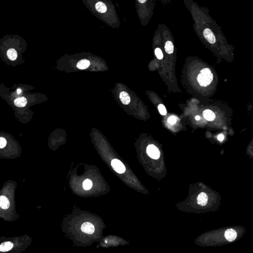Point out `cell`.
<instances>
[{
    "label": "cell",
    "instance_id": "cell-10",
    "mask_svg": "<svg viewBox=\"0 0 253 253\" xmlns=\"http://www.w3.org/2000/svg\"><path fill=\"white\" fill-rule=\"evenodd\" d=\"M203 115L205 119L209 121H214L216 118L215 114L210 109H206L203 111Z\"/></svg>",
    "mask_w": 253,
    "mask_h": 253
},
{
    "label": "cell",
    "instance_id": "cell-17",
    "mask_svg": "<svg viewBox=\"0 0 253 253\" xmlns=\"http://www.w3.org/2000/svg\"><path fill=\"white\" fill-rule=\"evenodd\" d=\"M92 183L90 180L87 179L83 182V187L84 190H89L92 187Z\"/></svg>",
    "mask_w": 253,
    "mask_h": 253
},
{
    "label": "cell",
    "instance_id": "cell-19",
    "mask_svg": "<svg viewBox=\"0 0 253 253\" xmlns=\"http://www.w3.org/2000/svg\"><path fill=\"white\" fill-rule=\"evenodd\" d=\"M159 111L160 112V114L162 115H166L167 114V110L166 109V107L163 104H160L159 105L158 107Z\"/></svg>",
    "mask_w": 253,
    "mask_h": 253
},
{
    "label": "cell",
    "instance_id": "cell-25",
    "mask_svg": "<svg viewBox=\"0 0 253 253\" xmlns=\"http://www.w3.org/2000/svg\"><path fill=\"white\" fill-rule=\"evenodd\" d=\"M21 89H17V93H18V94L21 93Z\"/></svg>",
    "mask_w": 253,
    "mask_h": 253
},
{
    "label": "cell",
    "instance_id": "cell-7",
    "mask_svg": "<svg viewBox=\"0 0 253 253\" xmlns=\"http://www.w3.org/2000/svg\"><path fill=\"white\" fill-rule=\"evenodd\" d=\"M197 199V203L198 204L201 206H205L208 202V197L204 192H201L198 196Z\"/></svg>",
    "mask_w": 253,
    "mask_h": 253
},
{
    "label": "cell",
    "instance_id": "cell-4",
    "mask_svg": "<svg viewBox=\"0 0 253 253\" xmlns=\"http://www.w3.org/2000/svg\"><path fill=\"white\" fill-rule=\"evenodd\" d=\"M203 35L204 36L205 38L207 41H208L210 44L215 43L216 39V37L214 35V33L212 31L210 30V29L206 28L205 29L203 32Z\"/></svg>",
    "mask_w": 253,
    "mask_h": 253
},
{
    "label": "cell",
    "instance_id": "cell-15",
    "mask_svg": "<svg viewBox=\"0 0 253 253\" xmlns=\"http://www.w3.org/2000/svg\"><path fill=\"white\" fill-rule=\"evenodd\" d=\"M7 55L8 56V58L11 60H15L18 57V53L15 49H10L7 52Z\"/></svg>",
    "mask_w": 253,
    "mask_h": 253
},
{
    "label": "cell",
    "instance_id": "cell-9",
    "mask_svg": "<svg viewBox=\"0 0 253 253\" xmlns=\"http://www.w3.org/2000/svg\"><path fill=\"white\" fill-rule=\"evenodd\" d=\"M10 202L8 198L5 196L0 197V207L2 209L6 210L10 207Z\"/></svg>",
    "mask_w": 253,
    "mask_h": 253
},
{
    "label": "cell",
    "instance_id": "cell-8",
    "mask_svg": "<svg viewBox=\"0 0 253 253\" xmlns=\"http://www.w3.org/2000/svg\"><path fill=\"white\" fill-rule=\"evenodd\" d=\"M14 244L11 242L7 241L2 243L0 245V251L2 252H8L13 248Z\"/></svg>",
    "mask_w": 253,
    "mask_h": 253
},
{
    "label": "cell",
    "instance_id": "cell-5",
    "mask_svg": "<svg viewBox=\"0 0 253 253\" xmlns=\"http://www.w3.org/2000/svg\"><path fill=\"white\" fill-rule=\"evenodd\" d=\"M81 230L85 233L92 234L95 232V227L92 223L86 222L82 225Z\"/></svg>",
    "mask_w": 253,
    "mask_h": 253
},
{
    "label": "cell",
    "instance_id": "cell-2",
    "mask_svg": "<svg viewBox=\"0 0 253 253\" xmlns=\"http://www.w3.org/2000/svg\"><path fill=\"white\" fill-rule=\"evenodd\" d=\"M146 152L149 157L153 159H158L160 158V152L158 148L154 145L150 144L148 146Z\"/></svg>",
    "mask_w": 253,
    "mask_h": 253
},
{
    "label": "cell",
    "instance_id": "cell-13",
    "mask_svg": "<svg viewBox=\"0 0 253 253\" xmlns=\"http://www.w3.org/2000/svg\"><path fill=\"white\" fill-rule=\"evenodd\" d=\"M14 103L17 107H24L27 103V99L24 97L18 98L15 99Z\"/></svg>",
    "mask_w": 253,
    "mask_h": 253
},
{
    "label": "cell",
    "instance_id": "cell-20",
    "mask_svg": "<svg viewBox=\"0 0 253 253\" xmlns=\"http://www.w3.org/2000/svg\"><path fill=\"white\" fill-rule=\"evenodd\" d=\"M7 144V141L5 138L1 137L0 138V148H4Z\"/></svg>",
    "mask_w": 253,
    "mask_h": 253
},
{
    "label": "cell",
    "instance_id": "cell-12",
    "mask_svg": "<svg viewBox=\"0 0 253 253\" xmlns=\"http://www.w3.org/2000/svg\"><path fill=\"white\" fill-rule=\"evenodd\" d=\"M90 65V62L87 60H81L78 62L77 67L81 70L87 69Z\"/></svg>",
    "mask_w": 253,
    "mask_h": 253
},
{
    "label": "cell",
    "instance_id": "cell-18",
    "mask_svg": "<svg viewBox=\"0 0 253 253\" xmlns=\"http://www.w3.org/2000/svg\"><path fill=\"white\" fill-rule=\"evenodd\" d=\"M155 54L158 60H162L163 58V54L161 49L156 48L155 50Z\"/></svg>",
    "mask_w": 253,
    "mask_h": 253
},
{
    "label": "cell",
    "instance_id": "cell-16",
    "mask_svg": "<svg viewBox=\"0 0 253 253\" xmlns=\"http://www.w3.org/2000/svg\"><path fill=\"white\" fill-rule=\"evenodd\" d=\"M165 50L166 52L168 54H172L173 53L174 50V47L173 44L172 43V42L167 41L166 43L165 46Z\"/></svg>",
    "mask_w": 253,
    "mask_h": 253
},
{
    "label": "cell",
    "instance_id": "cell-21",
    "mask_svg": "<svg viewBox=\"0 0 253 253\" xmlns=\"http://www.w3.org/2000/svg\"><path fill=\"white\" fill-rule=\"evenodd\" d=\"M168 122L170 124L173 125L176 123V122L177 121V118H176V117L172 116L170 117L169 119H168Z\"/></svg>",
    "mask_w": 253,
    "mask_h": 253
},
{
    "label": "cell",
    "instance_id": "cell-11",
    "mask_svg": "<svg viewBox=\"0 0 253 253\" xmlns=\"http://www.w3.org/2000/svg\"><path fill=\"white\" fill-rule=\"evenodd\" d=\"M120 99L123 104L124 105H128L131 102V98L130 96L126 92H122L120 94Z\"/></svg>",
    "mask_w": 253,
    "mask_h": 253
},
{
    "label": "cell",
    "instance_id": "cell-22",
    "mask_svg": "<svg viewBox=\"0 0 253 253\" xmlns=\"http://www.w3.org/2000/svg\"><path fill=\"white\" fill-rule=\"evenodd\" d=\"M224 138H225V137L222 134H219L218 135V140L220 141H222L224 140Z\"/></svg>",
    "mask_w": 253,
    "mask_h": 253
},
{
    "label": "cell",
    "instance_id": "cell-14",
    "mask_svg": "<svg viewBox=\"0 0 253 253\" xmlns=\"http://www.w3.org/2000/svg\"><path fill=\"white\" fill-rule=\"evenodd\" d=\"M96 8L100 13H104L107 11V7L104 3L99 2L96 5Z\"/></svg>",
    "mask_w": 253,
    "mask_h": 253
},
{
    "label": "cell",
    "instance_id": "cell-6",
    "mask_svg": "<svg viewBox=\"0 0 253 253\" xmlns=\"http://www.w3.org/2000/svg\"><path fill=\"white\" fill-rule=\"evenodd\" d=\"M225 237L229 242H232L237 237V233L233 229H229L225 232Z\"/></svg>",
    "mask_w": 253,
    "mask_h": 253
},
{
    "label": "cell",
    "instance_id": "cell-23",
    "mask_svg": "<svg viewBox=\"0 0 253 253\" xmlns=\"http://www.w3.org/2000/svg\"><path fill=\"white\" fill-rule=\"evenodd\" d=\"M138 1L141 3H144L146 2V0H138Z\"/></svg>",
    "mask_w": 253,
    "mask_h": 253
},
{
    "label": "cell",
    "instance_id": "cell-3",
    "mask_svg": "<svg viewBox=\"0 0 253 253\" xmlns=\"http://www.w3.org/2000/svg\"><path fill=\"white\" fill-rule=\"evenodd\" d=\"M113 169L119 174H123L126 171V168L123 163L117 159H114L111 161Z\"/></svg>",
    "mask_w": 253,
    "mask_h": 253
},
{
    "label": "cell",
    "instance_id": "cell-24",
    "mask_svg": "<svg viewBox=\"0 0 253 253\" xmlns=\"http://www.w3.org/2000/svg\"><path fill=\"white\" fill-rule=\"evenodd\" d=\"M195 119L196 120L199 121L200 119V117L199 116H196L195 117Z\"/></svg>",
    "mask_w": 253,
    "mask_h": 253
},
{
    "label": "cell",
    "instance_id": "cell-1",
    "mask_svg": "<svg viewBox=\"0 0 253 253\" xmlns=\"http://www.w3.org/2000/svg\"><path fill=\"white\" fill-rule=\"evenodd\" d=\"M198 82L202 87H207L209 85L213 79V75L210 69L204 68L198 75Z\"/></svg>",
    "mask_w": 253,
    "mask_h": 253
}]
</instances>
